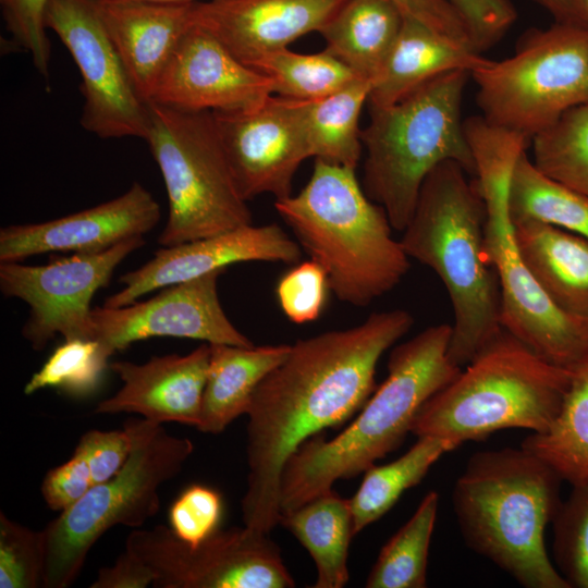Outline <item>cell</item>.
<instances>
[{"mask_svg":"<svg viewBox=\"0 0 588 588\" xmlns=\"http://www.w3.org/2000/svg\"><path fill=\"white\" fill-rule=\"evenodd\" d=\"M413 324L405 309L372 313L357 326L297 340L262 379L246 413L244 526L270 534L279 524L287 458L309 438L359 412L376 390L379 359Z\"/></svg>","mask_w":588,"mask_h":588,"instance_id":"6da1fadb","label":"cell"},{"mask_svg":"<svg viewBox=\"0 0 588 588\" xmlns=\"http://www.w3.org/2000/svg\"><path fill=\"white\" fill-rule=\"evenodd\" d=\"M452 328L430 326L395 345L385 380L354 420L334 438L314 436L285 462L280 477V513H289L335 481L351 479L396 450L422 405L462 370L448 355Z\"/></svg>","mask_w":588,"mask_h":588,"instance_id":"7a4b0ae2","label":"cell"},{"mask_svg":"<svg viewBox=\"0 0 588 588\" xmlns=\"http://www.w3.org/2000/svg\"><path fill=\"white\" fill-rule=\"evenodd\" d=\"M468 176L454 161L436 167L400 240L446 289L454 319L448 355L461 368L503 330L499 280L485 256V203Z\"/></svg>","mask_w":588,"mask_h":588,"instance_id":"3957f363","label":"cell"},{"mask_svg":"<svg viewBox=\"0 0 588 588\" xmlns=\"http://www.w3.org/2000/svg\"><path fill=\"white\" fill-rule=\"evenodd\" d=\"M562 481L522 446L475 452L452 491L464 542L523 587L569 588L544 543L562 502Z\"/></svg>","mask_w":588,"mask_h":588,"instance_id":"277c9868","label":"cell"},{"mask_svg":"<svg viewBox=\"0 0 588 588\" xmlns=\"http://www.w3.org/2000/svg\"><path fill=\"white\" fill-rule=\"evenodd\" d=\"M274 209L343 303L368 306L409 270L385 210L367 196L353 168L316 159L306 185L275 199Z\"/></svg>","mask_w":588,"mask_h":588,"instance_id":"5b68a950","label":"cell"},{"mask_svg":"<svg viewBox=\"0 0 588 588\" xmlns=\"http://www.w3.org/2000/svg\"><path fill=\"white\" fill-rule=\"evenodd\" d=\"M469 77L465 70L448 72L393 105L369 107L362 130V186L385 210L393 230L406 228L425 179L440 163L454 161L476 175L462 109Z\"/></svg>","mask_w":588,"mask_h":588,"instance_id":"8992f818","label":"cell"},{"mask_svg":"<svg viewBox=\"0 0 588 588\" xmlns=\"http://www.w3.org/2000/svg\"><path fill=\"white\" fill-rule=\"evenodd\" d=\"M572 369L558 366L505 329L419 409L411 433L481 440L509 428L543 432L563 405Z\"/></svg>","mask_w":588,"mask_h":588,"instance_id":"52a82bcc","label":"cell"},{"mask_svg":"<svg viewBox=\"0 0 588 588\" xmlns=\"http://www.w3.org/2000/svg\"><path fill=\"white\" fill-rule=\"evenodd\" d=\"M485 208V256L501 292L502 327L547 360L572 369L588 356V327L558 308L524 262L510 212V183L528 140L483 120L466 130Z\"/></svg>","mask_w":588,"mask_h":588,"instance_id":"ba28073f","label":"cell"},{"mask_svg":"<svg viewBox=\"0 0 588 588\" xmlns=\"http://www.w3.org/2000/svg\"><path fill=\"white\" fill-rule=\"evenodd\" d=\"M123 428L132 451L121 471L94 485L42 529L45 588H66L79 575L96 541L110 528L139 527L160 509L159 488L174 478L194 451L187 438L170 434L162 424L130 418Z\"/></svg>","mask_w":588,"mask_h":588,"instance_id":"9c48e42d","label":"cell"},{"mask_svg":"<svg viewBox=\"0 0 588 588\" xmlns=\"http://www.w3.org/2000/svg\"><path fill=\"white\" fill-rule=\"evenodd\" d=\"M149 115L145 140L168 197V219L158 243L170 247L252 224L212 112L149 102Z\"/></svg>","mask_w":588,"mask_h":588,"instance_id":"30bf717a","label":"cell"},{"mask_svg":"<svg viewBox=\"0 0 588 588\" xmlns=\"http://www.w3.org/2000/svg\"><path fill=\"white\" fill-rule=\"evenodd\" d=\"M470 77L481 115L531 142L568 110L588 106V27L529 29L514 54L486 59Z\"/></svg>","mask_w":588,"mask_h":588,"instance_id":"8fae6325","label":"cell"},{"mask_svg":"<svg viewBox=\"0 0 588 588\" xmlns=\"http://www.w3.org/2000/svg\"><path fill=\"white\" fill-rule=\"evenodd\" d=\"M125 550L154 575L156 588H292L278 544L246 526L217 530L191 546L170 527L134 530Z\"/></svg>","mask_w":588,"mask_h":588,"instance_id":"7c38bea8","label":"cell"},{"mask_svg":"<svg viewBox=\"0 0 588 588\" xmlns=\"http://www.w3.org/2000/svg\"><path fill=\"white\" fill-rule=\"evenodd\" d=\"M145 245L144 236L93 254H72L40 266L0 262V290L29 307L23 338L41 351L57 335L90 339L91 299L108 286L115 268Z\"/></svg>","mask_w":588,"mask_h":588,"instance_id":"4fadbf2b","label":"cell"},{"mask_svg":"<svg viewBox=\"0 0 588 588\" xmlns=\"http://www.w3.org/2000/svg\"><path fill=\"white\" fill-rule=\"evenodd\" d=\"M45 24L69 50L82 77L81 125L100 138L138 137L149 103L136 91L93 0H49Z\"/></svg>","mask_w":588,"mask_h":588,"instance_id":"5bb4252c","label":"cell"},{"mask_svg":"<svg viewBox=\"0 0 588 588\" xmlns=\"http://www.w3.org/2000/svg\"><path fill=\"white\" fill-rule=\"evenodd\" d=\"M310 101L272 94L250 110L212 112L233 175L247 201L262 194L275 199L292 195L298 167L311 157L307 137Z\"/></svg>","mask_w":588,"mask_h":588,"instance_id":"9a60e30c","label":"cell"},{"mask_svg":"<svg viewBox=\"0 0 588 588\" xmlns=\"http://www.w3.org/2000/svg\"><path fill=\"white\" fill-rule=\"evenodd\" d=\"M223 270L163 287L144 302L91 309L90 339L113 355L132 343L156 336L201 340L209 344L253 346L225 315L218 295Z\"/></svg>","mask_w":588,"mask_h":588,"instance_id":"2e32d148","label":"cell"},{"mask_svg":"<svg viewBox=\"0 0 588 588\" xmlns=\"http://www.w3.org/2000/svg\"><path fill=\"white\" fill-rule=\"evenodd\" d=\"M272 94L268 76L194 24L170 57L149 102L186 111L237 112L254 109Z\"/></svg>","mask_w":588,"mask_h":588,"instance_id":"e0dca14e","label":"cell"},{"mask_svg":"<svg viewBox=\"0 0 588 588\" xmlns=\"http://www.w3.org/2000/svg\"><path fill=\"white\" fill-rule=\"evenodd\" d=\"M303 250L275 223L247 224L217 235L161 247L139 268L120 278L123 287L103 306L122 307L158 289L196 279L247 261L297 264Z\"/></svg>","mask_w":588,"mask_h":588,"instance_id":"ac0fdd59","label":"cell"},{"mask_svg":"<svg viewBox=\"0 0 588 588\" xmlns=\"http://www.w3.org/2000/svg\"><path fill=\"white\" fill-rule=\"evenodd\" d=\"M160 220V206L138 182L122 195L75 213L0 230V262L47 253L93 254L144 236Z\"/></svg>","mask_w":588,"mask_h":588,"instance_id":"d6986e66","label":"cell"},{"mask_svg":"<svg viewBox=\"0 0 588 588\" xmlns=\"http://www.w3.org/2000/svg\"><path fill=\"white\" fill-rule=\"evenodd\" d=\"M347 0H207L194 5L195 24L250 65L261 56L318 32Z\"/></svg>","mask_w":588,"mask_h":588,"instance_id":"ffe728a7","label":"cell"},{"mask_svg":"<svg viewBox=\"0 0 588 588\" xmlns=\"http://www.w3.org/2000/svg\"><path fill=\"white\" fill-rule=\"evenodd\" d=\"M210 358L204 343L185 355L152 356L144 364L119 360L109 368L122 387L101 401L96 414L134 413L154 422H179L197 428Z\"/></svg>","mask_w":588,"mask_h":588,"instance_id":"44dd1931","label":"cell"},{"mask_svg":"<svg viewBox=\"0 0 588 588\" xmlns=\"http://www.w3.org/2000/svg\"><path fill=\"white\" fill-rule=\"evenodd\" d=\"M93 1L136 91L149 102L174 49L195 24V2Z\"/></svg>","mask_w":588,"mask_h":588,"instance_id":"7402d4cb","label":"cell"},{"mask_svg":"<svg viewBox=\"0 0 588 588\" xmlns=\"http://www.w3.org/2000/svg\"><path fill=\"white\" fill-rule=\"evenodd\" d=\"M486 59L471 46L404 15L399 36L372 84L368 105L388 107L441 74L457 70L471 73Z\"/></svg>","mask_w":588,"mask_h":588,"instance_id":"603a6c76","label":"cell"},{"mask_svg":"<svg viewBox=\"0 0 588 588\" xmlns=\"http://www.w3.org/2000/svg\"><path fill=\"white\" fill-rule=\"evenodd\" d=\"M513 223L520 256L541 289L588 327V240L536 221Z\"/></svg>","mask_w":588,"mask_h":588,"instance_id":"cb8c5ba5","label":"cell"},{"mask_svg":"<svg viewBox=\"0 0 588 588\" xmlns=\"http://www.w3.org/2000/svg\"><path fill=\"white\" fill-rule=\"evenodd\" d=\"M290 344L237 346L210 344L198 430L218 434L246 415L252 395L262 379L290 352Z\"/></svg>","mask_w":588,"mask_h":588,"instance_id":"d4e9b609","label":"cell"},{"mask_svg":"<svg viewBox=\"0 0 588 588\" xmlns=\"http://www.w3.org/2000/svg\"><path fill=\"white\" fill-rule=\"evenodd\" d=\"M403 21L404 13L393 0H347L320 34L327 51L373 84Z\"/></svg>","mask_w":588,"mask_h":588,"instance_id":"484cf974","label":"cell"},{"mask_svg":"<svg viewBox=\"0 0 588 588\" xmlns=\"http://www.w3.org/2000/svg\"><path fill=\"white\" fill-rule=\"evenodd\" d=\"M285 527L313 558L317 578L314 588H342L350 578L348 547L354 535L350 499L333 489L282 514Z\"/></svg>","mask_w":588,"mask_h":588,"instance_id":"4316f807","label":"cell"},{"mask_svg":"<svg viewBox=\"0 0 588 588\" xmlns=\"http://www.w3.org/2000/svg\"><path fill=\"white\" fill-rule=\"evenodd\" d=\"M571 486L588 481V356L572 368L561 411L550 428L520 444Z\"/></svg>","mask_w":588,"mask_h":588,"instance_id":"83f0119b","label":"cell"},{"mask_svg":"<svg viewBox=\"0 0 588 588\" xmlns=\"http://www.w3.org/2000/svg\"><path fill=\"white\" fill-rule=\"evenodd\" d=\"M454 440L425 436L395 461L385 465H371L350 499L354 535L381 518L404 491L418 485L431 466L445 453L458 448Z\"/></svg>","mask_w":588,"mask_h":588,"instance_id":"f1b7e54d","label":"cell"},{"mask_svg":"<svg viewBox=\"0 0 588 588\" xmlns=\"http://www.w3.org/2000/svg\"><path fill=\"white\" fill-rule=\"evenodd\" d=\"M372 83L356 78L323 98L311 100L307 137L311 157L356 169L363 150L359 117Z\"/></svg>","mask_w":588,"mask_h":588,"instance_id":"f546056e","label":"cell"},{"mask_svg":"<svg viewBox=\"0 0 588 588\" xmlns=\"http://www.w3.org/2000/svg\"><path fill=\"white\" fill-rule=\"evenodd\" d=\"M509 205L513 222L536 221L588 240V198L543 174L527 150L515 163Z\"/></svg>","mask_w":588,"mask_h":588,"instance_id":"4dcf8cb0","label":"cell"},{"mask_svg":"<svg viewBox=\"0 0 588 588\" xmlns=\"http://www.w3.org/2000/svg\"><path fill=\"white\" fill-rule=\"evenodd\" d=\"M439 494H425L412 517L385 542L367 577V588H425Z\"/></svg>","mask_w":588,"mask_h":588,"instance_id":"1f68e13d","label":"cell"},{"mask_svg":"<svg viewBox=\"0 0 588 588\" xmlns=\"http://www.w3.org/2000/svg\"><path fill=\"white\" fill-rule=\"evenodd\" d=\"M249 66L272 81L273 94L298 100L323 98L360 78L326 49L299 53L283 48L261 56Z\"/></svg>","mask_w":588,"mask_h":588,"instance_id":"d6a6232c","label":"cell"},{"mask_svg":"<svg viewBox=\"0 0 588 588\" xmlns=\"http://www.w3.org/2000/svg\"><path fill=\"white\" fill-rule=\"evenodd\" d=\"M530 145L543 174L588 198V106L565 112Z\"/></svg>","mask_w":588,"mask_h":588,"instance_id":"836d02e7","label":"cell"},{"mask_svg":"<svg viewBox=\"0 0 588 588\" xmlns=\"http://www.w3.org/2000/svg\"><path fill=\"white\" fill-rule=\"evenodd\" d=\"M111 356L97 340H64L30 377L24 393L30 395L45 388H57L73 396L89 395L98 388Z\"/></svg>","mask_w":588,"mask_h":588,"instance_id":"e575fe53","label":"cell"},{"mask_svg":"<svg viewBox=\"0 0 588 588\" xmlns=\"http://www.w3.org/2000/svg\"><path fill=\"white\" fill-rule=\"evenodd\" d=\"M553 564L569 588H588V481L572 490L552 520Z\"/></svg>","mask_w":588,"mask_h":588,"instance_id":"d590c367","label":"cell"},{"mask_svg":"<svg viewBox=\"0 0 588 588\" xmlns=\"http://www.w3.org/2000/svg\"><path fill=\"white\" fill-rule=\"evenodd\" d=\"M44 531L33 530L0 513V587H44Z\"/></svg>","mask_w":588,"mask_h":588,"instance_id":"8d00e7d4","label":"cell"},{"mask_svg":"<svg viewBox=\"0 0 588 588\" xmlns=\"http://www.w3.org/2000/svg\"><path fill=\"white\" fill-rule=\"evenodd\" d=\"M330 285L324 269L309 259L297 264L278 281L275 295L285 317L297 324L317 320L327 304Z\"/></svg>","mask_w":588,"mask_h":588,"instance_id":"74e56055","label":"cell"},{"mask_svg":"<svg viewBox=\"0 0 588 588\" xmlns=\"http://www.w3.org/2000/svg\"><path fill=\"white\" fill-rule=\"evenodd\" d=\"M49 0H0L1 15L13 44L30 54L37 72L49 79L51 44L45 13Z\"/></svg>","mask_w":588,"mask_h":588,"instance_id":"f35d334b","label":"cell"},{"mask_svg":"<svg viewBox=\"0 0 588 588\" xmlns=\"http://www.w3.org/2000/svg\"><path fill=\"white\" fill-rule=\"evenodd\" d=\"M222 509V498L215 489L189 486L172 503L169 527L179 539L195 546L218 530Z\"/></svg>","mask_w":588,"mask_h":588,"instance_id":"ab89813d","label":"cell"},{"mask_svg":"<svg viewBox=\"0 0 588 588\" xmlns=\"http://www.w3.org/2000/svg\"><path fill=\"white\" fill-rule=\"evenodd\" d=\"M462 19L476 51L498 44L517 17L511 0H445Z\"/></svg>","mask_w":588,"mask_h":588,"instance_id":"60d3db41","label":"cell"},{"mask_svg":"<svg viewBox=\"0 0 588 588\" xmlns=\"http://www.w3.org/2000/svg\"><path fill=\"white\" fill-rule=\"evenodd\" d=\"M76 449L84 455L90 469L94 485L102 483L118 475L132 451V439L122 430H89L85 432Z\"/></svg>","mask_w":588,"mask_h":588,"instance_id":"b9f144b4","label":"cell"},{"mask_svg":"<svg viewBox=\"0 0 588 588\" xmlns=\"http://www.w3.org/2000/svg\"><path fill=\"white\" fill-rule=\"evenodd\" d=\"M93 486L88 464L75 448L69 461L47 471L40 491L47 506L61 513L78 502Z\"/></svg>","mask_w":588,"mask_h":588,"instance_id":"7bdbcfd3","label":"cell"},{"mask_svg":"<svg viewBox=\"0 0 588 588\" xmlns=\"http://www.w3.org/2000/svg\"><path fill=\"white\" fill-rule=\"evenodd\" d=\"M404 15L412 16L455 40L471 46L462 19L445 0H393Z\"/></svg>","mask_w":588,"mask_h":588,"instance_id":"ee69618b","label":"cell"},{"mask_svg":"<svg viewBox=\"0 0 588 588\" xmlns=\"http://www.w3.org/2000/svg\"><path fill=\"white\" fill-rule=\"evenodd\" d=\"M154 584L151 571L125 550L113 565L101 567L90 588H146Z\"/></svg>","mask_w":588,"mask_h":588,"instance_id":"f6af8a7d","label":"cell"},{"mask_svg":"<svg viewBox=\"0 0 588 588\" xmlns=\"http://www.w3.org/2000/svg\"><path fill=\"white\" fill-rule=\"evenodd\" d=\"M552 15L556 23L588 27V15L581 0H531Z\"/></svg>","mask_w":588,"mask_h":588,"instance_id":"bcb514c9","label":"cell"},{"mask_svg":"<svg viewBox=\"0 0 588 588\" xmlns=\"http://www.w3.org/2000/svg\"><path fill=\"white\" fill-rule=\"evenodd\" d=\"M97 1H145V2H158V3H189L198 0H97Z\"/></svg>","mask_w":588,"mask_h":588,"instance_id":"7dc6e473","label":"cell"},{"mask_svg":"<svg viewBox=\"0 0 588 588\" xmlns=\"http://www.w3.org/2000/svg\"><path fill=\"white\" fill-rule=\"evenodd\" d=\"M583 4H584V8L586 10V13L588 15V0H581Z\"/></svg>","mask_w":588,"mask_h":588,"instance_id":"c3c4849f","label":"cell"}]
</instances>
